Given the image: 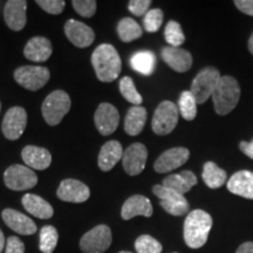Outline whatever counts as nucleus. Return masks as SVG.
<instances>
[{
	"instance_id": "obj_23",
	"label": "nucleus",
	"mask_w": 253,
	"mask_h": 253,
	"mask_svg": "<svg viewBox=\"0 0 253 253\" xmlns=\"http://www.w3.org/2000/svg\"><path fill=\"white\" fill-rule=\"evenodd\" d=\"M227 189L231 194L253 199V172L249 170L236 172L227 182Z\"/></svg>"
},
{
	"instance_id": "obj_19",
	"label": "nucleus",
	"mask_w": 253,
	"mask_h": 253,
	"mask_svg": "<svg viewBox=\"0 0 253 253\" xmlns=\"http://www.w3.org/2000/svg\"><path fill=\"white\" fill-rule=\"evenodd\" d=\"M161 55L163 61L175 72H188L192 66L191 54L188 50L182 49L181 47H164Z\"/></svg>"
},
{
	"instance_id": "obj_36",
	"label": "nucleus",
	"mask_w": 253,
	"mask_h": 253,
	"mask_svg": "<svg viewBox=\"0 0 253 253\" xmlns=\"http://www.w3.org/2000/svg\"><path fill=\"white\" fill-rule=\"evenodd\" d=\"M163 23V12L160 8H153L148 11V13L144 15L143 25L145 31L149 33H155L160 30Z\"/></svg>"
},
{
	"instance_id": "obj_34",
	"label": "nucleus",
	"mask_w": 253,
	"mask_h": 253,
	"mask_svg": "<svg viewBox=\"0 0 253 253\" xmlns=\"http://www.w3.org/2000/svg\"><path fill=\"white\" fill-rule=\"evenodd\" d=\"M164 37L170 47H179L185 40L181 25L173 20H170L167 24L166 30H164Z\"/></svg>"
},
{
	"instance_id": "obj_5",
	"label": "nucleus",
	"mask_w": 253,
	"mask_h": 253,
	"mask_svg": "<svg viewBox=\"0 0 253 253\" xmlns=\"http://www.w3.org/2000/svg\"><path fill=\"white\" fill-rule=\"evenodd\" d=\"M220 78L219 71L213 67L204 68L198 73L197 77L192 81L191 89H190L197 104L204 103L212 96Z\"/></svg>"
},
{
	"instance_id": "obj_41",
	"label": "nucleus",
	"mask_w": 253,
	"mask_h": 253,
	"mask_svg": "<svg viewBox=\"0 0 253 253\" xmlns=\"http://www.w3.org/2000/svg\"><path fill=\"white\" fill-rule=\"evenodd\" d=\"M235 5L244 14L253 17V0H236Z\"/></svg>"
},
{
	"instance_id": "obj_42",
	"label": "nucleus",
	"mask_w": 253,
	"mask_h": 253,
	"mask_svg": "<svg viewBox=\"0 0 253 253\" xmlns=\"http://www.w3.org/2000/svg\"><path fill=\"white\" fill-rule=\"evenodd\" d=\"M239 148H240V150H242L243 153L246 155V156L252 158L253 160V141L252 142H245V141L240 142Z\"/></svg>"
},
{
	"instance_id": "obj_37",
	"label": "nucleus",
	"mask_w": 253,
	"mask_h": 253,
	"mask_svg": "<svg viewBox=\"0 0 253 253\" xmlns=\"http://www.w3.org/2000/svg\"><path fill=\"white\" fill-rule=\"evenodd\" d=\"M72 5L73 8L84 18H91L96 12L95 0H73Z\"/></svg>"
},
{
	"instance_id": "obj_16",
	"label": "nucleus",
	"mask_w": 253,
	"mask_h": 253,
	"mask_svg": "<svg viewBox=\"0 0 253 253\" xmlns=\"http://www.w3.org/2000/svg\"><path fill=\"white\" fill-rule=\"evenodd\" d=\"M65 33L73 45L79 48L89 47L95 39L94 31L89 26L74 19H69L65 24Z\"/></svg>"
},
{
	"instance_id": "obj_45",
	"label": "nucleus",
	"mask_w": 253,
	"mask_h": 253,
	"mask_svg": "<svg viewBox=\"0 0 253 253\" xmlns=\"http://www.w3.org/2000/svg\"><path fill=\"white\" fill-rule=\"evenodd\" d=\"M249 49H250V52H251L253 54V33H252V36L249 40Z\"/></svg>"
},
{
	"instance_id": "obj_38",
	"label": "nucleus",
	"mask_w": 253,
	"mask_h": 253,
	"mask_svg": "<svg viewBox=\"0 0 253 253\" xmlns=\"http://www.w3.org/2000/svg\"><path fill=\"white\" fill-rule=\"evenodd\" d=\"M37 4L47 13L58 15L65 9L66 1L63 0H38Z\"/></svg>"
},
{
	"instance_id": "obj_44",
	"label": "nucleus",
	"mask_w": 253,
	"mask_h": 253,
	"mask_svg": "<svg viewBox=\"0 0 253 253\" xmlns=\"http://www.w3.org/2000/svg\"><path fill=\"white\" fill-rule=\"evenodd\" d=\"M5 246H6L5 236H4V233H2V231L0 230V253L2 252V250H5Z\"/></svg>"
},
{
	"instance_id": "obj_4",
	"label": "nucleus",
	"mask_w": 253,
	"mask_h": 253,
	"mask_svg": "<svg viewBox=\"0 0 253 253\" xmlns=\"http://www.w3.org/2000/svg\"><path fill=\"white\" fill-rule=\"evenodd\" d=\"M72 102L69 95L63 90L52 91L43 101L41 112L47 125L58 126L71 109Z\"/></svg>"
},
{
	"instance_id": "obj_11",
	"label": "nucleus",
	"mask_w": 253,
	"mask_h": 253,
	"mask_svg": "<svg viewBox=\"0 0 253 253\" xmlns=\"http://www.w3.org/2000/svg\"><path fill=\"white\" fill-rule=\"evenodd\" d=\"M27 126V113L21 107H12L5 114L1 123L2 134L7 140L15 141L21 137Z\"/></svg>"
},
{
	"instance_id": "obj_40",
	"label": "nucleus",
	"mask_w": 253,
	"mask_h": 253,
	"mask_svg": "<svg viewBox=\"0 0 253 253\" xmlns=\"http://www.w3.org/2000/svg\"><path fill=\"white\" fill-rule=\"evenodd\" d=\"M5 253H25V244L18 237H8L6 239Z\"/></svg>"
},
{
	"instance_id": "obj_2",
	"label": "nucleus",
	"mask_w": 253,
	"mask_h": 253,
	"mask_svg": "<svg viewBox=\"0 0 253 253\" xmlns=\"http://www.w3.org/2000/svg\"><path fill=\"white\" fill-rule=\"evenodd\" d=\"M212 217L203 210L191 211L184 221V242L190 249H199L208 242Z\"/></svg>"
},
{
	"instance_id": "obj_12",
	"label": "nucleus",
	"mask_w": 253,
	"mask_h": 253,
	"mask_svg": "<svg viewBox=\"0 0 253 253\" xmlns=\"http://www.w3.org/2000/svg\"><path fill=\"white\" fill-rule=\"evenodd\" d=\"M148 158V150L144 144L132 143L123 151L122 163L126 172L130 176H136L144 170Z\"/></svg>"
},
{
	"instance_id": "obj_32",
	"label": "nucleus",
	"mask_w": 253,
	"mask_h": 253,
	"mask_svg": "<svg viewBox=\"0 0 253 253\" xmlns=\"http://www.w3.org/2000/svg\"><path fill=\"white\" fill-rule=\"evenodd\" d=\"M59 233L58 230L52 225L43 226L40 231L39 248L42 253H53L58 245Z\"/></svg>"
},
{
	"instance_id": "obj_18",
	"label": "nucleus",
	"mask_w": 253,
	"mask_h": 253,
	"mask_svg": "<svg viewBox=\"0 0 253 253\" xmlns=\"http://www.w3.org/2000/svg\"><path fill=\"white\" fill-rule=\"evenodd\" d=\"M27 2L25 0H9L4 8V19L8 28L19 32L25 27L27 21L26 17Z\"/></svg>"
},
{
	"instance_id": "obj_20",
	"label": "nucleus",
	"mask_w": 253,
	"mask_h": 253,
	"mask_svg": "<svg viewBox=\"0 0 253 253\" xmlns=\"http://www.w3.org/2000/svg\"><path fill=\"white\" fill-rule=\"evenodd\" d=\"M154 209L151 202L142 195H134L128 198L123 204L121 210V217L125 220H129L136 216L151 217Z\"/></svg>"
},
{
	"instance_id": "obj_13",
	"label": "nucleus",
	"mask_w": 253,
	"mask_h": 253,
	"mask_svg": "<svg viewBox=\"0 0 253 253\" xmlns=\"http://www.w3.org/2000/svg\"><path fill=\"white\" fill-rule=\"evenodd\" d=\"M94 121L100 134L108 136L118 129L120 123L119 110L110 103H101L95 112Z\"/></svg>"
},
{
	"instance_id": "obj_26",
	"label": "nucleus",
	"mask_w": 253,
	"mask_h": 253,
	"mask_svg": "<svg viewBox=\"0 0 253 253\" xmlns=\"http://www.w3.org/2000/svg\"><path fill=\"white\" fill-rule=\"evenodd\" d=\"M197 184V177L192 171L185 170L175 175H170L163 179V186L171 189L178 194L184 195Z\"/></svg>"
},
{
	"instance_id": "obj_39",
	"label": "nucleus",
	"mask_w": 253,
	"mask_h": 253,
	"mask_svg": "<svg viewBox=\"0 0 253 253\" xmlns=\"http://www.w3.org/2000/svg\"><path fill=\"white\" fill-rule=\"evenodd\" d=\"M150 5V0H131V1H129L128 8L132 14L141 17V15H145L148 13Z\"/></svg>"
},
{
	"instance_id": "obj_3",
	"label": "nucleus",
	"mask_w": 253,
	"mask_h": 253,
	"mask_svg": "<svg viewBox=\"0 0 253 253\" xmlns=\"http://www.w3.org/2000/svg\"><path fill=\"white\" fill-rule=\"evenodd\" d=\"M211 99L218 115H226L232 112L239 102V84L232 77H221Z\"/></svg>"
},
{
	"instance_id": "obj_46",
	"label": "nucleus",
	"mask_w": 253,
	"mask_h": 253,
	"mask_svg": "<svg viewBox=\"0 0 253 253\" xmlns=\"http://www.w3.org/2000/svg\"><path fill=\"white\" fill-rule=\"evenodd\" d=\"M119 253H131V252H128V251H121V252H119Z\"/></svg>"
},
{
	"instance_id": "obj_6",
	"label": "nucleus",
	"mask_w": 253,
	"mask_h": 253,
	"mask_svg": "<svg viewBox=\"0 0 253 253\" xmlns=\"http://www.w3.org/2000/svg\"><path fill=\"white\" fill-rule=\"evenodd\" d=\"M178 123V108L171 101H163L155 110L151 126L155 134L164 136L170 134Z\"/></svg>"
},
{
	"instance_id": "obj_24",
	"label": "nucleus",
	"mask_w": 253,
	"mask_h": 253,
	"mask_svg": "<svg viewBox=\"0 0 253 253\" xmlns=\"http://www.w3.org/2000/svg\"><path fill=\"white\" fill-rule=\"evenodd\" d=\"M21 203L28 213L40 219H49L54 214L52 205L38 195L26 194L21 199Z\"/></svg>"
},
{
	"instance_id": "obj_1",
	"label": "nucleus",
	"mask_w": 253,
	"mask_h": 253,
	"mask_svg": "<svg viewBox=\"0 0 253 253\" xmlns=\"http://www.w3.org/2000/svg\"><path fill=\"white\" fill-rule=\"evenodd\" d=\"M91 65L101 82H113L119 78L122 62L118 50L113 45L102 43L91 54Z\"/></svg>"
},
{
	"instance_id": "obj_17",
	"label": "nucleus",
	"mask_w": 253,
	"mask_h": 253,
	"mask_svg": "<svg viewBox=\"0 0 253 253\" xmlns=\"http://www.w3.org/2000/svg\"><path fill=\"white\" fill-rule=\"evenodd\" d=\"M2 220L9 229L13 230L14 232L23 236L34 235L37 232V225L30 217L26 214L19 212L13 209H5L1 212Z\"/></svg>"
},
{
	"instance_id": "obj_30",
	"label": "nucleus",
	"mask_w": 253,
	"mask_h": 253,
	"mask_svg": "<svg viewBox=\"0 0 253 253\" xmlns=\"http://www.w3.org/2000/svg\"><path fill=\"white\" fill-rule=\"evenodd\" d=\"M118 33L123 42H131L136 39H140L143 32L134 19L123 18L118 25Z\"/></svg>"
},
{
	"instance_id": "obj_33",
	"label": "nucleus",
	"mask_w": 253,
	"mask_h": 253,
	"mask_svg": "<svg viewBox=\"0 0 253 253\" xmlns=\"http://www.w3.org/2000/svg\"><path fill=\"white\" fill-rule=\"evenodd\" d=\"M120 91H121L122 96L130 102L134 106H141V103L143 102L141 94L138 93L136 89L134 81L131 80V78L125 77L120 80Z\"/></svg>"
},
{
	"instance_id": "obj_8",
	"label": "nucleus",
	"mask_w": 253,
	"mask_h": 253,
	"mask_svg": "<svg viewBox=\"0 0 253 253\" xmlns=\"http://www.w3.org/2000/svg\"><path fill=\"white\" fill-rule=\"evenodd\" d=\"M5 185L13 191L30 190L37 185L38 176L33 170L21 164L8 167L4 173Z\"/></svg>"
},
{
	"instance_id": "obj_35",
	"label": "nucleus",
	"mask_w": 253,
	"mask_h": 253,
	"mask_svg": "<svg viewBox=\"0 0 253 253\" xmlns=\"http://www.w3.org/2000/svg\"><path fill=\"white\" fill-rule=\"evenodd\" d=\"M135 249L137 253H161L162 244L149 235H142L136 239Z\"/></svg>"
},
{
	"instance_id": "obj_31",
	"label": "nucleus",
	"mask_w": 253,
	"mask_h": 253,
	"mask_svg": "<svg viewBox=\"0 0 253 253\" xmlns=\"http://www.w3.org/2000/svg\"><path fill=\"white\" fill-rule=\"evenodd\" d=\"M178 112L186 121H192L197 115V102L190 90L183 91L179 96Z\"/></svg>"
},
{
	"instance_id": "obj_15",
	"label": "nucleus",
	"mask_w": 253,
	"mask_h": 253,
	"mask_svg": "<svg viewBox=\"0 0 253 253\" xmlns=\"http://www.w3.org/2000/svg\"><path fill=\"white\" fill-rule=\"evenodd\" d=\"M56 196L68 203H84L90 197V190L84 183L68 178L60 183Z\"/></svg>"
},
{
	"instance_id": "obj_43",
	"label": "nucleus",
	"mask_w": 253,
	"mask_h": 253,
	"mask_svg": "<svg viewBox=\"0 0 253 253\" xmlns=\"http://www.w3.org/2000/svg\"><path fill=\"white\" fill-rule=\"evenodd\" d=\"M236 253H253V243L252 242L244 243V244L239 246Z\"/></svg>"
},
{
	"instance_id": "obj_14",
	"label": "nucleus",
	"mask_w": 253,
	"mask_h": 253,
	"mask_svg": "<svg viewBox=\"0 0 253 253\" xmlns=\"http://www.w3.org/2000/svg\"><path fill=\"white\" fill-rule=\"evenodd\" d=\"M189 157L190 151L186 148H171L160 155L154 164V169L158 173L170 172L188 162Z\"/></svg>"
},
{
	"instance_id": "obj_9",
	"label": "nucleus",
	"mask_w": 253,
	"mask_h": 253,
	"mask_svg": "<svg viewBox=\"0 0 253 253\" xmlns=\"http://www.w3.org/2000/svg\"><path fill=\"white\" fill-rule=\"evenodd\" d=\"M49 71L41 66H23L14 71V80L28 90H39L48 82Z\"/></svg>"
},
{
	"instance_id": "obj_29",
	"label": "nucleus",
	"mask_w": 253,
	"mask_h": 253,
	"mask_svg": "<svg viewBox=\"0 0 253 253\" xmlns=\"http://www.w3.org/2000/svg\"><path fill=\"white\" fill-rule=\"evenodd\" d=\"M203 181L210 189H218L226 181V172L216 163L207 162L203 168Z\"/></svg>"
},
{
	"instance_id": "obj_48",
	"label": "nucleus",
	"mask_w": 253,
	"mask_h": 253,
	"mask_svg": "<svg viewBox=\"0 0 253 253\" xmlns=\"http://www.w3.org/2000/svg\"><path fill=\"white\" fill-rule=\"evenodd\" d=\"M175 253H176V252H175Z\"/></svg>"
},
{
	"instance_id": "obj_27",
	"label": "nucleus",
	"mask_w": 253,
	"mask_h": 253,
	"mask_svg": "<svg viewBox=\"0 0 253 253\" xmlns=\"http://www.w3.org/2000/svg\"><path fill=\"white\" fill-rule=\"evenodd\" d=\"M147 122V110L142 106H134L128 110L125 120V130L128 135L141 134Z\"/></svg>"
},
{
	"instance_id": "obj_25",
	"label": "nucleus",
	"mask_w": 253,
	"mask_h": 253,
	"mask_svg": "<svg viewBox=\"0 0 253 253\" xmlns=\"http://www.w3.org/2000/svg\"><path fill=\"white\" fill-rule=\"evenodd\" d=\"M123 156L122 145L119 141H108L101 148L99 154V168L102 171L112 170Z\"/></svg>"
},
{
	"instance_id": "obj_7",
	"label": "nucleus",
	"mask_w": 253,
	"mask_h": 253,
	"mask_svg": "<svg viewBox=\"0 0 253 253\" xmlns=\"http://www.w3.org/2000/svg\"><path fill=\"white\" fill-rule=\"evenodd\" d=\"M113 242L112 230L107 225H97L84 233L80 240V249L84 253H103Z\"/></svg>"
},
{
	"instance_id": "obj_28",
	"label": "nucleus",
	"mask_w": 253,
	"mask_h": 253,
	"mask_svg": "<svg viewBox=\"0 0 253 253\" xmlns=\"http://www.w3.org/2000/svg\"><path fill=\"white\" fill-rule=\"evenodd\" d=\"M130 65L132 69L137 73L143 75H151L156 65V56L154 53L148 52V50L138 52L131 56Z\"/></svg>"
},
{
	"instance_id": "obj_21",
	"label": "nucleus",
	"mask_w": 253,
	"mask_h": 253,
	"mask_svg": "<svg viewBox=\"0 0 253 253\" xmlns=\"http://www.w3.org/2000/svg\"><path fill=\"white\" fill-rule=\"evenodd\" d=\"M52 43L45 37H34L25 46V58L34 62H45L52 55Z\"/></svg>"
},
{
	"instance_id": "obj_22",
	"label": "nucleus",
	"mask_w": 253,
	"mask_h": 253,
	"mask_svg": "<svg viewBox=\"0 0 253 253\" xmlns=\"http://www.w3.org/2000/svg\"><path fill=\"white\" fill-rule=\"evenodd\" d=\"M23 161L27 167L36 170H46L52 163V155L45 148L37 145H27L21 151Z\"/></svg>"
},
{
	"instance_id": "obj_10",
	"label": "nucleus",
	"mask_w": 253,
	"mask_h": 253,
	"mask_svg": "<svg viewBox=\"0 0 253 253\" xmlns=\"http://www.w3.org/2000/svg\"><path fill=\"white\" fill-rule=\"evenodd\" d=\"M153 192L160 199L161 207L172 216H183L189 211L190 205L184 195L178 194L163 185H155Z\"/></svg>"
},
{
	"instance_id": "obj_47",
	"label": "nucleus",
	"mask_w": 253,
	"mask_h": 253,
	"mask_svg": "<svg viewBox=\"0 0 253 253\" xmlns=\"http://www.w3.org/2000/svg\"><path fill=\"white\" fill-rule=\"evenodd\" d=\"M0 108H1V104H0Z\"/></svg>"
}]
</instances>
